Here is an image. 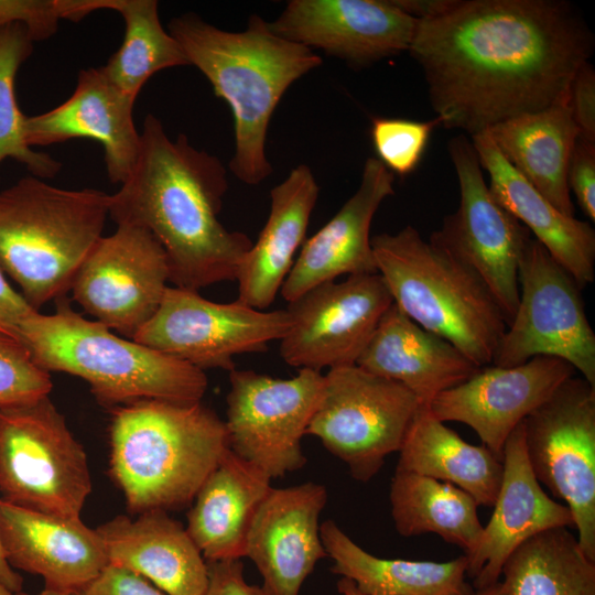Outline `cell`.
I'll list each match as a JSON object with an SVG mask.
<instances>
[{"mask_svg":"<svg viewBox=\"0 0 595 595\" xmlns=\"http://www.w3.org/2000/svg\"><path fill=\"white\" fill-rule=\"evenodd\" d=\"M13 595H30V594H26V593L20 591V592L14 593ZM35 595H74V594L56 592V591H52V589H48V588H44L42 592H40L39 594H35Z\"/></svg>","mask_w":595,"mask_h":595,"instance_id":"cell-48","label":"cell"},{"mask_svg":"<svg viewBox=\"0 0 595 595\" xmlns=\"http://www.w3.org/2000/svg\"><path fill=\"white\" fill-rule=\"evenodd\" d=\"M34 311L8 282L0 268V334L19 339L21 322Z\"/></svg>","mask_w":595,"mask_h":595,"instance_id":"cell-43","label":"cell"},{"mask_svg":"<svg viewBox=\"0 0 595 595\" xmlns=\"http://www.w3.org/2000/svg\"><path fill=\"white\" fill-rule=\"evenodd\" d=\"M421 407L399 382L357 365L332 368L306 434L343 461L356 480L367 483L389 454L399 452Z\"/></svg>","mask_w":595,"mask_h":595,"instance_id":"cell-9","label":"cell"},{"mask_svg":"<svg viewBox=\"0 0 595 595\" xmlns=\"http://www.w3.org/2000/svg\"><path fill=\"white\" fill-rule=\"evenodd\" d=\"M136 100L112 84L100 67L82 69L64 102L43 113L25 116L23 137L31 148L71 139L96 140L104 148L108 178L121 185L139 155L140 132L132 117Z\"/></svg>","mask_w":595,"mask_h":595,"instance_id":"cell-20","label":"cell"},{"mask_svg":"<svg viewBox=\"0 0 595 595\" xmlns=\"http://www.w3.org/2000/svg\"><path fill=\"white\" fill-rule=\"evenodd\" d=\"M469 595H508V589L504 581H498L487 587L474 589Z\"/></svg>","mask_w":595,"mask_h":595,"instance_id":"cell-46","label":"cell"},{"mask_svg":"<svg viewBox=\"0 0 595 595\" xmlns=\"http://www.w3.org/2000/svg\"><path fill=\"white\" fill-rule=\"evenodd\" d=\"M440 120L416 121L376 117L370 136L378 160L394 175L407 176L419 165L430 136Z\"/></svg>","mask_w":595,"mask_h":595,"instance_id":"cell-36","label":"cell"},{"mask_svg":"<svg viewBox=\"0 0 595 595\" xmlns=\"http://www.w3.org/2000/svg\"><path fill=\"white\" fill-rule=\"evenodd\" d=\"M207 567L204 595H262L260 586L247 583L240 559L207 562Z\"/></svg>","mask_w":595,"mask_h":595,"instance_id":"cell-42","label":"cell"},{"mask_svg":"<svg viewBox=\"0 0 595 595\" xmlns=\"http://www.w3.org/2000/svg\"><path fill=\"white\" fill-rule=\"evenodd\" d=\"M391 516L402 537L435 533L470 555L484 526L477 502L463 489L442 480L396 469L390 486Z\"/></svg>","mask_w":595,"mask_h":595,"instance_id":"cell-33","label":"cell"},{"mask_svg":"<svg viewBox=\"0 0 595 595\" xmlns=\"http://www.w3.org/2000/svg\"><path fill=\"white\" fill-rule=\"evenodd\" d=\"M569 107L578 136L595 141V72L589 62L573 78Z\"/></svg>","mask_w":595,"mask_h":595,"instance_id":"cell-41","label":"cell"},{"mask_svg":"<svg viewBox=\"0 0 595 595\" xmlns=\"http://www.w3.org/2000/svg\"><path fill=\"white\" fill-rule=\"evenodd\" d=\"M289 327L286 310L264 312L238 300L217 303L198 291L167 286L156 313L132 339L202 370L231 371L234 356L264 351Z\"/></svg>","mask_w":595,"mask_h":595,"instance_id":"cell-13","label":"cell"},{"mask_svg":"<svg viewBox=\"0 0 595 595\" xmlns=\"http://www.w3.org/2000/svg\"><path fill=\"white\" fill-rule=\"evenodd\" d=\"M109 434L111 476L139 513L193 501L229 447L224 420L202 402L117 407Z\"/></svg>","mask_w":595,"mask_h":595,"instance_id":"cell-4","label":"cell"},{"mask_svg":"<svg viewBox=\"0 0 595 595\" xmlns=\"http://www.w3.org/2000/svg\"><path fill=\"white\" fill-rule=\"evenodd\" d=\"M50 372L40 368L19 339L0 334V409L48 396Z\"/></svg>","mask_w":595,"mask_h":595,"instance_id":"cell-37","label":"cell"},{"mask_svg":"<svg viewBox=\"0 0 595 595\" xmlns=\"http://www.w3.org/2000/svg\"><path fill=\"white\" fill-rule=\"evenodd\" d=\"M393 181L394 175L378 159H367L355 194L303 242L280 290L285 301L343 274L378 272L370 227L380 204L393 195Z\"/></svg>","mask_w":595,"mask_h":595,"instance_id":"cell-23","label":"cell"},{"mask_svg":"<svg viewBox=\"0 0 595 595\" xmlns=\"http://www.w3.org/2000/svg\"><path fill=\"white\" fill-rule=\"evenodd\" d=\"M109 195L60 188L31 174L0 191V268L34 311L71 290L102 237Z\"/></svg>","mask_w":595,"mask_h":595,"instance_id":"cell-6","label":"cell"},{"mask_svg":"<svg viewBox=\"0 0 595 595\" xmlns=\"http://www.w3.org/2000/svg\"><path fill=\"white\" fill-rule=\"evenodd\" d=\"M167 26L190 65L204 74L231 109V172L249 185L263 182L272 173L266 138L273 111L295 80L322 64L321 56L274 34L256 14L240 32L218 29L193 13L172 19Z\"/></svg>","mask_w":595,"mask_h":595,"instance_id":"cell-3","label":"cell"},{"mask_svg":"<svg viewBox=\"0 0 595 595\" xmlns=\"http://www.w3.org/2000/svg\"><path fill=\"white\" fill-rule=\"evenodd\" d=\"M502 465L491 517L476 550L465 556L474 589L497 583L507 559L528 539L549 529L574 527L569 507L550 498L531 469L522 422L505 443Z\"/></svg>","mask_w":595,"mask_h":595,"instance_id":"cell-22","label":"cell"},{"mask_svg":"<svg viewBox=\"0 0 595 595\" xmlns=\"http://www.w3.org/2000/svg\"><path fill=\"white\" fill-rule=\"evenodd\" d=\"M448 153L458 180L459 206L430 237L475 270L508 325L518 306V266L531 232L490 193L472 141L456 136L448 142Z\"/></svg>","mask_w":595,"mask_h":595,"instance_id":"cell-14","label":"cell"},{"mask_svg":"<svg viewBox=\"0 0 595 595\" xmlns=\"http://www.w3.org/2000/svg\"><path fill=\"white\" fill-rule=\"evenodd\" d=\"M522 424L536 478L569 507L580 547L595 562V386L570 377Z\"/></svg>","mask_w":595,"mask_h":595,"instance_id":"cell-11","label":"cell"},{"mask_svg":"<svg viewBox=\"0 0 595 595\" xmlns=\"http://www.w3.org/2000/svg\"><path fill=\"white\" fill-rule=\"evenodd\" d=\"M96 530L110 564L139 574L167 595H204L207 562L186 528L164 510L119 516Z\"/></svg>","mask_w":595,"mask_h":595,"instance_id":"cell-25","label":"cell"},{"mask_svg":"<svg viewBox=\"0 0 595 595\" xmlns=\"http://www.w3.org/2000/svg\"><path fill=\"white\" fill-rule=\"evenodd\" d=\"M271 478L229 447L198 489L186 530L206 562L240 559Z\"/></svg>","mask_w":595,"mask_h":595,"instance_id":"cell-28","label":"cell"},{"mask_svg":"<svg viewBox=\"0 0 595 595\" xmlns=\"http://www.w3.org/2000/svg\"><path fill=\"white\" fill-rule=\"evenodd\" d=\"M327 501L324 485L306 482L271 488L248 529L245 556L257 566L262 595H299L317 562L327 556L320 515Z\"/></svg>","mask_w":595,"mask_h":595,"instance_id":"cell-19","label":"cell"},{"mask_svg":"<svg viewBox=\"0 0 595 595\" xmlns=\"http://www.w3.org/2000/svg\"><path fill=\"white\" fill-rule=\"evenodd\" d=\"M14 593L9 589L2 582H0V595H13Z\"/></svg>","mask_w":595,"mask_h":595,"instance_id":"cell-49","label":"cell"},{"mask_svg":"<svg viewBox=\"0 0 595 595\" xmlns=\"http://www.w3.org/2000/svg\"><path fill=\"white\" fill-rule=\"evenodd\" d=\"M0 541L13 569L39 575L45 588L75 594L109 564L96 529L79 519L15 506L0 498Z\"/></svg>","mask_w":595,"mask_h":595,"instance_id":"cell-21","label":"cell"},{"mask_svg":"<svg viewBox=\"0 0 595 595\" xmlns=\"http://www.w3.org/2000/svg\"><path fill=\"white\" fill-rule=\"evenodd\" d=\"M337 591L340 595H366L356 587L353 581L346 577H340L337 582Z\"/></svg>","mask_w":595,"mask_h":595,"instance_id":"cell-47","label":"cell"},{"mask_svg":"<svg viewBox=\"0 0 595 595\" xmlns=\"http://www.w3.org/2000/svg\"><path fill=\"white\" fill-rule=\"evenodd\" d=\"M62 20L78 22L98 10H112L125 21L120 47L101 71L119 89L137 99L155 73L190 63L178 42L165 31L155 0H56Z\"/></svg>","mask_w":595,"mask_h":595,"instance_id":"cell-31","label":"cell"},{"mask_svg":"<svg viewBox=\"0 0 595 595\" xmlns=\"http://www.w3.org/2000/svg\"><path fill=\"white\" fill-rule=\"evenodd\" d=\"M567 185L584 214L595 220V141L577 136L567 170Z\"/></svg>","mask_w":595,"mask_h":595,"instance_id":"cell-39","label":"cell"},{"mask_svg":"<svg viewBox=\"0 0 595 595\" xmlns=\"http://www.w3.org/2000/svg\"><path fill=\"white\" fill-rule=\"evenodd\" d=\"M593 50L589 26L564 0H455L418 21L409 47L440 123L470 137L567 100Z\"/></svg>","mask_w":595,"mask_h":595,"instance_id":"cell-1","label":"cell"},{"mask_svg":"<svg viewBox=\"0 0 595 595\" xmlns=\"http://www.w3.org/2000/svg\"><path fill=\"white\" fill-rule=\"evenodd\" d=\"M34 41L22 23L0 29V164L12 159L24 165L31 175L54 177L62 164L44 152L31 148L23 137L25 115L18 106L15 77L33 52Z\"/></svg>","mask_w":595,"mask_h":595,"instance_id":"cell-35","label":"cell"},{"mask_svg":"<svg viewBox=\"0 0 595 595\" xmlns=\"http://www.w3.org/2000/svg\"><path fill=\"white\" fill-rule=\"evenodd\" d=\"M356 365L401 383L423 407L482 368L452 343L416 324L394 303L380 317Z\"/></svg>","mask_w":595,"mask_h":595,"instance_id":"cell-24","label":"cell"},{"mask_svg":"<svg viewBox=\"0 0 595 595\" xmlns=\"http://www.w3.org/2000/svg\"><path fill=\"white\" fill-rule=\"evenodd\" d=\"M227 190L217 156L194 148L185 134L172 140L149 113L134 167L109 195V217L147 228L166 253L173 286L198 291L236 280L253 244L219 221Z\"/></svg>","mask_w":595,"mask_h":595,"instance_id":"cell-2","label":"cell"},{"mask_svg":"<svg viewBox=\"0 0 595 595\" xmlns=\"http://www.w3.org/2000/svg\"><path fill=\"white\" fill-rule=\"evenodd\" d=\"M229 382L224 421L229 448L271 479L302 468L301 440L323 392L321 371L303 368L281 379L234 369Z\"/></svg>","mask_w":595,"mask_h":595,"instance_id":"cell-12","label":"cell"},{"mask_svg":"<svg viewBox=\"0 0 595 595\" xmlns=\"http://www.w3.org/2000/svg\"><path fill=\"white\" fill-rule=\"evenodd\" d=\"M371 247L394 304L478 366L493 364L507 323L472 267L412 226L371 237Z\"/></svg>","mask_w":595,"mask_h":595,"instance_id":"cell-7","label":"cell"},{"mask_svg":"<svg viewBox=\"0 0 595 595\" xmlns=\"http://www.w3.org/2000/svg\"><path fill=\"white\" fill-rule=\"evenodd\" d=\"M486 131L517 172L558 210L574 217L567 170L578 130L569 99L505 120Z\"/></svg>","mask_w":595,"mask_h":595,"instance_id":"cell-29","label":"cell"},{"mask_svg":"<svg viewBox=\"0 0 595 595\" xmlns=\"http://www.w3.org/2000/svg\"><path fill=\"white\" fill-rule=\"evenodd\" d=\"M495 199L549 251L583 289L595 279V231L589 223L558 210L502 156L485 130L472 136Z\"/></svg>","mask_w":595,"mask_h":595,"instance_id":"cell-26","label":"cell"},{"mask_svg":"<svg viewBox=\"0 0 595 595\" xmlns=\"http://www.w3.org/2000/svg\"><path fill=\"white\" fill-rule=\"evenodd\" d=\"M288 303L290 327L280 340L281 357L299 369L321 371L356 365L393 301L376 272L318 284Z\"/></svg>","mask_w":595,"mask_h":595,"instance_id":"cell-16","label":"cell"},{"mask_svg":"<svg viewBox=\"0 0 595 595\" xmlns=\"http://www.w3.org/2000/svg\"><path fill=\"white\" fill-rule=\"evenodd\" d=\"M501 576L508 595H595V562L567 527L528 539L507 559Z\"/></svg>","mask_w":595,"mask_h":595,"instance_id":"cell-34","label":"cell"},{"mask_svg":"<svg viewBox=\"0 0 595 595\" xmlns=\"http://www.w3.org/2000/svg\"><path fill=\"white\" fill-rule=\"evenodd\" d=\"M416 23L392 0H291L268 22L274 34L358 67L409 51Z\"/></svg>","mask_w":595,"mask_h":595,"instance_id":"cell-18","label":"cell"},{"mask_svg":"<svg viewBox=\"0 0 595 595\" xmlns=\"http://www.w3.org/2000/svg\"><path fill=\"white\" fill-rule=\"evenodd\" d=\"M321 539L334 565L332 572L354 582L366 595H469L467 560L446 562L382 559L365 551L333 520L320 526Z\"/></svg>","mask_w":595,"mask_h":595,"instance_id":"cell-30","label":"cell"},{"mask_svg":"<svg viewBox=\"0 0 595 595\" xmlns=\"http://www.w3.org/2000/svg\"><path fill=\"white\" fill-rule=\"evenodd\" d=\"M318 192L305 164L298 165L270 191L268 219L237 272L239 302L264 310L274 301L304 242Z\"/></svg>","mask_w":595,"mask_h":595,"instance_id":"cell-27","label":"cell"},{"mask_svg":"<svg viewBox=\"0 0 595 595\" xmlns=\"http://www.w3.org/2000/svg\"><path fill=\"white\" fill-rule=\"evenodd\" d=\"M91 485L86 452L48 396L0 409L1 499L79 519Z\"/></svg>","mask_w":595,"mask_h":595,"instance_id":"cell-8","label":"cell"},{"mask_svg":"<svg viewBox=\"0 0 595 595\" xmlns=\"http://www.w3.org/2000/svg\"><path fill=\"white\" fill-rule=\"evenodd\" d=\"M53 314L33 312L19 326V340L43 370L84 379L97 401L122 407L142 400L201 402L205 371L76 313L68 300H55Z\"/></svg>","mask_w":595,"mask_h":595,"instance_id":"cell-5","label":"cell"},{"mask_svg":"<svg viewBox=\"0 0 595 595\" xmlns=\"http://www.w3.org/2000/svg\"><path fill=\"white\" fill-rule=\"evenodd\" d=\"M61 20L56 0H0V29L22 23L34 42L54 35Z\"/></svg>","mask_w":595,"mask_h":595,"instance_id":"cell-38","label":"cell"},{"mask_svg":"<svg viewBox=\"0 0 595 595\" xmlns=\"http://www.w3.org/2000/svg\"><path fill=\"white\" fill-rule=\"evenodd\" d=\"M0 582L13 593L22 591L23 578L8 563L0 541Z\"/></svg>","mask_w":595,"mask_h":595,"instance_id":"cell-45","label":"cell"},{"mask_svg":"<svg viewBox=\"0 0 595 595\" xmlns=\"http://www.w3.org/2000/svg\"><path fill=\"white\" fill-rule=\"evenodd\" d=\"M455 0H392L401 11L421 21L435 18L450 9Z\"/></svg>","mask_w":595,"mask_h":595,"instance_id":"cell-44","label":"cell"},{"mask_svg":"<svg viewBox=\"0 0 595 595\" xmlns=\"http://www.w3.org/2000/svg\"><path fill=\"white\" fill-rule=\"evenodd\" d=\"M74 595H167L127 569L108 564L98 576Z\"/></svg>","mask_w":595,"mask_h":595,"instance_id":"cell-40","label":"cell"},{"mask_svg":"<svg viewBox=\"0 0 595 595\" xmlns=\"http://www.w3.org/2000/svg\"><path fill=\"white\" fill-rule=\"evenodd\" d=\"M576 370L552 356H536L513 367L488 365L463 383L439 393L428 405L441 422L470 426L502 461L511 432Z\"/></svg>","mask_w":595,"mask_h":595,"instance_id":"cell-17","label":"cell"},{"mask_svg":"<svg viewBox=\"0 0 595 595\" xmlns=\"http://www.w3.org/2000/svg\"><path fill=\"white\" fill-rule=\"evenodd\" d=\"M518 285V306L491 365L513 367L536 356L558 357L595 386V334L582 288L532 236L520 256Z\"/></svg>","mask_w":595,"mask_h":595,"instance_id":"cell-10","label":"cell"},{"mask_svg":"<svg viewBox=\"0 0 595 595\" xmlns=\"http://www.w3.org/2000/svg\"><path fill=\"white\" fill-rule=\"evenodd\" d=\"M396 469L450 483L478 506L493 507L502 479V461L484 445H473L421 407L399 450Z\"/></svg>","mask_w":595,"mask_h":595,"instance_id":"cell-32","label":"cell"},{"mask_svg":"<svg viewBox=\"0 0 595 595\" xmlns=\"http://www.w3.org/2000/svg\"><path fill=\"white\" fill-rule=\"evenodd\" d=\"M170 282L166 253L144 227L122 223L78 268L71 292L99 323L132 339L156 313Z\"/></svg>","mask_w":595,"mask_h":595,"instance_id":"cell-15","label":"cell"}]
</instances>
